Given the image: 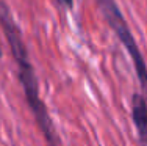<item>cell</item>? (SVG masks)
I'll list each match as a JSON object with an SVG mask.
<instances>
[{"instance_id": "6da1fadb", "label": "cell", "mask_w": 147, "mask_h": 146, "mask_svg": "<svg viewBox=\"0 0 147 146\" xmlns=\"http://www.w3.org/2000/svg\"><path fill=\"white\" fill-rule=\"evenodd\" d=\"M0 24L5 32V36L8 39L9 46H11V52L17 63V72H19V79L22 83L24 93H25V99L28 102L31 112L34 115L39 129L42 130L45 140L49 141L50 146H59L58 145V137L55 134L53 124L50 121V116L47 113L44 102L41 101L39 96V85H38V79L34 74V69L30 63L28 52H27L25 43L22 39V33H20L19 27L16 25L14 19H13L11 13H9L8 6L5 3H0Z\"/></svg>"}, {"instance_id": "7a4b0ae2", "label": "cell", "mask_w": 147, "mask_h": 146, "mask_svg": "<svg viewBox=\"0 0 147 146\" xmlns=\"http://www.w3.org/2000/svg\"><path fill=\"white\" fill-rule=\"evenodd\" d=\"M96 2H97V6H99L102 16L108 22V25L114 30V33L117 35L121 43L127 49L128 55L131 57L133 65H135V69H136V75H138L139 83H141V88L147 93V66H146V61L142 58V54L139 52V47L136 44L135 38H133L130 29H128V25L125 22L119 6L116 5L114 0H96Z\"/></svg>"}, {"instance_id": "3957f363", "label": "cell", "mask_w": 147, "mask_h": 146, "mask_svg": "<svg viewBox=\"0 0 147 146\" xmlns=\"http://www.w3.org/2000/svg\"><path fill=\"white\" fill-rule=\"evenodd\" d=\"M133 123H135L136 132L141 146H147V101L141 94L133 96V105H131Z\"/></svg>"}, {"instance_id": "277c9868", "label": "cell", "mask_w": 147, "mask_h": 146, "mask_svg": "<svg viewBox=\"0 0 147 146\" xmlns=\"http://www.w3.org/2000/svg\"><path fill=\"white\" fill-rule=\"evenodd\" d=\"M63 2L66 3V6H67V8H74V0H63Z\"/></svg>"}, {"instance_id": "5b68a950", "label": "cell", "mask_w": 147, "mask_h": 146, "mask_svg": "<svg viewBox=\"0 0 147 146\" xmlns=\"http://www.w3.org/2000/svg\"><path fill=\"white\" fill-rule=\"evenodd\" d=\"M0 57H2V49H0Z\"/></svg>"}]
</instances>
